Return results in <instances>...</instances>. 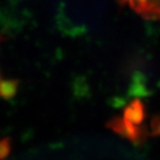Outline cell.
Returning <instances> with one entry per match:
<instances>
[{"mask_svg": "<svg viewBox=\"0 0 160 160\" xmlns=\"http://www.w3.org/2000/svg\"><path fill=\"white\" fill-rule=\"evenodd\" d=\"M10 142L8 139H0V159H3L9 155Z\"/></svg>", "mask_w": 160, "mask_h": 160, "instance_id": "cell-2", "label": "cell"}, {"mask_svg": "<svg viewBox=\"0 0 160 160\" xmlns=\"http://www.w3.org/2000/svg\"><path fill=\"white\" fill-rule=\"evenodd\" d=\"M120 2H122V3H127L128 6H130V7H132L133 3L136 2V0H119Z\"/></svg>", "mask_w": 160, "mask_h": 160, "instance_id": "cell-3", "label": "cell"}, {"mask_svg": "<svg viewBox=\"0 0 160 160\" xmlns=\"http://www.w3.org/2000/svg\"><path fill=\"white\" fill-rule=\"evenodd\" d=\"M137 12L148 19L160 20V0H140Z\"/></svg>", "mask_w": 160, "mask_h": 160, "instance_id": "cell-1", "label": "cell"}, {"mask_svg": "<svg viewBox=\"0 0 160 160\" xmlns=\"http://www.w3.org/2000/svg\"><path fill=\"white\" fill-rule=\"evenodd\" d=\"M159 130H160V126H159Z\"/></svg>", "mask_w": 160, "mask_h": 160, "instance_id": "cell-4", "label": "cell"}]
</instances>
